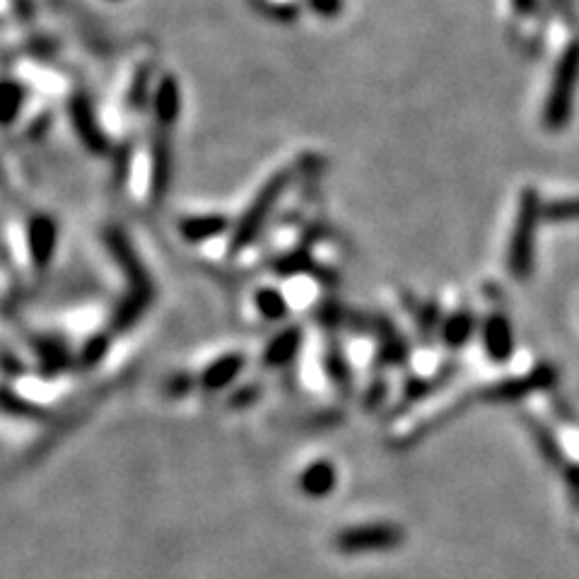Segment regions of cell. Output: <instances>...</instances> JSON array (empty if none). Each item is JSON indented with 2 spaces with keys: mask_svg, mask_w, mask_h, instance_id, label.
<instances>
[{
  "mask_svg": "<svg viewBox=\"0 0 579 579\" xmlns=\"http://www.w3.org/2000/svg\"><path fill=\"white\" fill-rule=\"evenodd\" d=\"M104 244H107L111 256L119 263L128 280L126 297L119 302L114 317L109 321V329L114 333H121L131 329V326L148 312L150 302L155 300V285H152L150 273L145 271L143 261H140L131 239L126 237V232L121 230V227H109V230L104 232Z\"/></svg>",
  "mask_w": 579,
  "mask_h": 579,
  "instance_id": "6da1fadb",
  "label": "cell"
},
{
  "mask_svg": "<svg viewBox=\"0 0 579 579\" xmlns=\"http://www.w3.org/2000/svg\"><path fill=\"white\" fill-rule=\"evenodd\" d=\"M290 181H292V172L290 169H283V172H278L276 177H271L266 184L261 186V191L256 193L251 206L244 210V215L239 218L235 230H232L230 256H237L239 251H244L249 244L256 242V237L261 235L263 225H266L268 215H271L273 208L278 206L280 196H283L285 189H288Z\"/></svg>",
  "mask_w": 579,
  "mask_h": 579,
  "instance_id": "7a4b0ae2",
  "label": "cell"
},
{
  "mask_svg": "<svg viewBox=\"0 0 579 579\" xmlns=\"http://www.w3.org/2000/svg\"><path fill=\"white\" fill-rule=\"evenodd\" d=\"M538 208L536 193L526 191L522 196V203H519V215H517V225H514V235L510 242V271L514 278H526L531 271V259H534V227L538 220Z\"/></svg>",
  "mask_w": 579,
  "mask_h": 579,
  "instance_id": "3957f363",
  "label": "cell"
},
{
  "mask_svg": "<svg viewBox=\"0 0 579 579\" xmlns=\"http://www.w3.org/2000/svg\"><path fill=\"white\" fill-rule=\"evenodd\" d=\"M579 78V44H572L560 58L558 70H555V80L551 85V95L546 102V126L560 128L565 126L567 116L572 107V92H575Z\"/></svg>",
  "mask_w": 579,
  "mask_h": 579,
  "instance_id": "277c9868",
  "label": "cell"
},
{
  "mask_svg": "<svg viewBox=\"0 0 579 579\" xmlns=\"http://www.w3.org/2000/svg\"><path fill=\"white\" fill-rule=\"evenodd\" d=\"M333 543L345 555L394 551L403 543V531L396 524L350 526V529H343Z\"/></svg>",
  "mask_w": 579,
  "mask_h": 579,
  "instance_id": "5b68a950",
  "label": "cell"
},
{
  "mask_svg": "<svg viewBox=\"0 0 579 579\" xmlns=\"http://www.w3.org/2000/svg\"><path fill=\"white\" fill-rule=\"evenodd\" d=\"M56 242H58V227L49 215H37V218L29 220L27 249L29 259H32L37 271H44L51 263V259H54Z\"/></svg>",
  "mask_w": 579,
  "mask_h": 579,
  "instance_id": "8992f818",
  "label": "cell"
},
{
  "mask_svg": "<svg viewBox=\"0 0 579 579\" xmlns=\"http://www.w3.org/2000/svg\"><path fill=\"white\" fill-rule=\"evenodd\" d=\"M70 119H73L75 133H78L80 140H83V145L87 150L97 152V155L107 152L109 148L107 136H104L102 128H99L95 114H92L90 102H87L85 97L73 99V104H70Z\"/></svg>",
  "mask_w": 579,
  "mask_h": 579,
  "instance_id": "52a82bcc",
  "label": "cell"
},
{
  "mask_svg": "<svg viewBox=\"0 0 579 579\" xmlns=\"http://www.w3.org/2000/svg\"><path fill=\"white\" fill-rule=\"evenodd\" d=\"M336 488V469H333L331 461H314L300 476V490L312 500H321V497L331 495Z\"/></svg>",
  "mask_w": 579,
  "mask_h": 579,
  "instance_id": "ba28073f",
  "label": "cell"
},
{
  "mask_svg": "<svg viewBox=\"0 0 579 579\" xmlns=\"http://www.w3.org/2000/svg\"><path fill=\"white\" fill-rule=\"evenodd\" d=\"M302 345V331L300 326H290V329L276 333L268 343L266 353H263V362L268 367H283L288 362L295 360V355L300 353Z\"/></svg>",
  "mask_w": 579,
  "mask_h": 579,
  "instance_id": "9c48e42d",
  "label": "cell"
},
{
  "mask_svg": "<svg viewBox=\"0 0 579 579\" xmlns=\"http://www.w3.org/2000/svg\"><path fill=\"white\" fill-rule=\"evenodd\" d=\"M244 367V358L239 353L232 355H222L213 362V365L206 367V372L201 374V384L206 391H220L225 386H230L239 377Z\"/></svg>",
  "mask_w": 579,
  "mask_h": 579,
  "instance_id": "30bf717a",
  "label": "cell"
},
{
  "mask_svg": "<svg viewBox=\"0 0 579 579\" xmlns=\"http://www.w3.org/2000/svg\"><path fill=\"white\" fill-rule=\"evenodd\" d=\"M169 174H172V152H169L167 138H157L152 145V203H160L167 196Z\"/></svg>",
  "mask_w": 579,
  "mask_h": 579,
  "instance_id": "8fae6325",
  "label": "cell"
},
{
  "mask_svg": "<svg viewBox=\"0 0 579 579\" xmlns=\"http://www.w3.org/2000/svg\"><path fill=\"white\" fill-rule=\"evenodd\" d=\"M227 225H230V222H227V218H222V215H196V218L181 220L179 232L189 244H201L227 232Z\"/></svg>",
  "mask_w": 579,
  "mask_h": 579,
  "instance_id": "7c38bea8",
  "label": "cell"
},
{
  "mask_svg": "<svg viewBox=\"0 0 579 579\" xmlns=\"http://www.w3.org/2000/svg\"><path fill=\"white\" fill-rule=\"evenodd\" d=\"M483 343H485V353L490 355V360L502 362L512 355V331L507 319L502 317H490L485 321L483 329Z\"/></svg>",
  "mask_w": 579,
  "mask_h": 579,
  "instance_id": "4fadbf2b",
  "label": "cell"
},
{
  "mask_svg": "<svg viewBox=\"0 0 579 579\" xmlns=\"http://www.w3.org/2000/svg\"><path fill=\"white\" fill-rule=\"evenodd\" d=\"M179 104H181V99H179L177 78H172V75H165V78L160 80V85H157V90H155L157 121H160L162 126L177 124Z\"/></svg>",
  "mask_w": 579,
  "mask_h": 579,
  "instance_id": "5bb4252c",
  "label": "cell"
},
{
  "mask_svg": "<svg viewBox=\"0 0 579 579\" xmlns=\"http://www.w3.org/2000/svg\"><path fill=\"white\" fill-rule=\"evenodd\" d=\"M34 350H37V358L42 362V370L58 374L68 367V350L63 341L51 336H42L34 341Z\"/></svg>",
  "mask_w": 579,
  "mask_h": 579,
  "instance_id": "9a60e30c",
  "label": "cell"
},
{
  "mask_svg": "<svg viewBox=\"0 0 579 579\" xmlns=\"http://www.w3.org/2000/svg\"><path fill=\"white\" fill-rule=\"evenodd\" d=\"M440 331H442V341L447 343L449 348H459V345H464L471 338L473 314L466 312V309H461V312L452 314V317L444 321Z\"/></svg>",
  "mask_w": 579,
  "mask_h": 579,
  "instance_id": "2e32d148",
  "label": "cell"
},
{
  "mask_svg": "<svg viewBox=\"0 0 579 579\" xmlns=\"http://www.w3.org/2000/svg\"><path fill=\"white\" fill-rule=\"evenodd\" d=\"M254 302L263 319L280 321L288 317V300H285L283 292L276 288H259V292L254 295Z\"/></svg>",
  "mask_w": 579,
  "mask_h": 579,
  "instance_id": "e0dca14e",
  "label": "cell"
},
{
  "mask_svg": "<svg viewBox=\"0 0 579 579\" xmlns=\"http://www.w3.org/2000/svg\"><path fill=\"white\" fill-rule=\"evenodd\" d=\"M3 408H5V413L17 415V418H44L46 415L42 406H37V403L17 396L13 391V386H5L3 389Z\"/></svg>",
  "mask_w": 579,
  "mask_h": 579,
  "instance_id": "ac0fdd59",
  "label": "cell"
},
{
  "mask_svg": "<svg viewBox=\"0 0 579 579\" xmlns=\"http://www.w3.org/2000/svg\"><path fill=\"white\" fill-rule=\"evenodd\" d=\"M326 374H329L331 382L336 384L338 389L350 391V367L336 345H333L329 353H326Z\"/></svg>",
  "mask_w": 579,
  "mask_h": 579,
  "instance_id": "d6986e66",
  "label": "cell"
},
{
  "mask_svg": "<svg viewBox=\"0 0 579 579\" xmlns=\"http://www.w3.org/2000/svg\"><path fill=\"white\" fill-rule=\"evenodd\" d=\"M5 109H3V116H5V124H13L17 119V114H20L22 104H25V90H22L20 85L13 83V80H8L5 83Z\"/></svg>",
  "mask_w": 579,
  "mask_h": 579,
  "instance_id": "ffe728a7",
  "label": "cell"
},
{
  "mask_svg": "<svg viewBox=\"0 0 579 579\" xmlns=\"http://www.w3.org/2000/svg\"><path fill=\"white\" fill-rule=\"evenodd\" d=\"M107 348H109L107 338H102V336H95V338H92L90 343L85 345L83 360L87 362V365H95V362H99V360L104 358V353H107Z\"/></svg>",
  "mask_w": 579,
  "mask_h": 579,
  "instance_id": "44dd1931",
  "label": "cell"
},
{
  "mask_svg": "<svg viewBox=\"0 0 579 579\" xmlns=\"http://www.w3.org/2000/svg\"><path fill=\"white\" fill-rule=\"evenodd\" d=\"M435 384H437V379H415V382L406 386V399L408 401L423 399V396H428L430 391L435 389Z\"/></svg>",
  "mask_w": 579,
  "mask_h": 579,
  "instance_id": "7402d4cb",
  "label": "cell"
},
{
  "mask_svg": "<svg viewBox=\"0 0 579 579\" xmlns=\"http://www.w3.org/2000/svg\"><path fill=\"white\" fill-rule=\"evenodd\" d=\"M548 215H551V218H560V220L579 218V201L555 203V206L548 208Z\"/></svg>",
  "mask_w": 579,
  "mask_h": 579,
  "instance_id": "603a6c76",
  "label": "cell"
},
{
  "mask_svg": "<svg viewBox=\"0 0 579 579\" xmlns=\"http://www.w3.org/2000/svg\"><path fill=\"white\" fill-rule=\"evenodd\" d=\"M309 5H312V10L317 15H324V17H333L341 13L343 8V0H309Z\"/></svg>",
  "mask_w": 579,
  "mask_h": 579,
  "instance_id": "cb8c5ba5",
  "label": "cell"
},
{
  "mask_svg": "<svg viewBox=\"0 0 579 579\" xmlns=\"http://www.w3.org/2000/svg\"><path fill=\"white\" fill-rule=\"evenodd\" d=\"M256 394H259V389H251V386H247V389H242V391H237V394H232V403L235 406H247L249 401H254L256 399Z\"/></svg>",
  "mask_w": 579,
  "mask_h": 579,
  "instance_id": "d4e9b609",
  "label": "cell"
},
{
  "mask_svg": "<svg viewBox=\"0 0 579 579\" xmlns=\"http://www.w3.org/2000/svg\"><path fill=\"white\" fill-rule=\"evenodd\" d=\"M189 386H191L189 379H186V377H177V379H172V382L167 384V391H169V394H172V396H181L186 389H189Z\"/></svg>",
  "mask_w": 579,
  "mask_h": 579,
  "instance_id": "484cf974",
  "label": "cell"
},
{
  "mask_svg": "<svg viewBox=\"0 0 579 579\" xmlns=\"http://www.w3.org/2000/svg\"><path fill=\"white\" fill-rule=\"evenodd\" d=\"M514 8H517V13H529L531 8H534V0H512Z\"/></svg>",
  "mask_w": 579,
  "mask_h": 579,
  "instance_id": "4316f807",
  "label": "cell"
}]
</instances>
